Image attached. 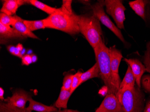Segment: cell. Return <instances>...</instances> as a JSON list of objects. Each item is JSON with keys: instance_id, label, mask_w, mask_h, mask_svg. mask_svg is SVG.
Here are the masks:
<instances>
[{"instance_id": "d6986e66", "label": "cell", "mask_w": 150, "mask_h": 112, "mask_svg": "<svg viewBox=\"0 0 150 112\" xmlns=\"http://www.w3.org/2000/svg\"><path fill=\"white\" fill-rule=\"evenodd\" d=\"M29 2L31 5L38 8L40 10L43 11L49 14L50 15H52L57 10L56 8L48 6L38 0H30Z\"/></svg>"}, {"instance_id": "d4e9b609", "label": "cell", "mask_w": 150, "mask_h": 112, "mask_svg": "<svg viewBox=\"0 0 150 112\" xmlns=\"http://www.w3.org/2000/svg\"><path fill=\"white\" fill-rule=\"evenodd\" d=\"M141 85L145 91L150 94V75L142 76L141 81Z\"/></svg>"}, {"instance_id": "3957f363", "label": "cell", "mask_w": 150, "mask_h": 112, "mask_svg": "<svg viewBox=\"0 0 150 112\" xmlns=\"http://www.w3.org/2000/svg\"><path fill=\"white\" fill-rule=\"evenodd\" d=\"M116 96L125 112H144L145 95L138 86L119 89Z\"/></svg>"}, {"instance_id": "7a4b0ae2", "label": "cell", "mask_w": 150, "mask_h": 112, "mask_svg": "<svg viewBox=\"0 0 150 112\" xmlns=\"http://www.w3.org/2000/svg\"><path fill=\"white\" fill-rule=\"evenodd\" d=\"M43 20L46 28L57 29L70 35L80 32L78 25L79 15L75 14L72 9H67L62 6Z\"/></svg>"}, {"instance_id": "52a82bcc", "label": "cell", "mask_w": 150, "mask_h": 112, "mask_svg": "<svg viewBox=\"0 0 150 112\" xmlns=\"http://www.w3.org/2000/svg\"><path fill=\"white\" fill-rule=\"evenodd\" d=\"M95 112H125L124 109L116 95L107 94Z\"/></svg>"}, {"instance_id": "7c38bea8", "label": "cell", "mask_w": 150, "mask_h": 112, "mask_svg": "<svg viewBox=\"0 0 150 112\" xmlns=\"http://www.w3.org/2000/svg\"><path fill=\"white\" fill-rule=\"evenodd\" d=\"M109 56L112 72L115 75H119V67L123 58L122 54L115 46H113L109 48Z\"/></svg>"}, {"instance_id": "277c9868", "label": "cell", "mask_w": 150, "mask_h": 112, "mask_svg": "<svg viewBox=\"0 0 150 112\" xmlns=\"http://www.w3.org/2000/svg\"><path fill=\"white\" fill-rule=\"evenodd\" d=\"M78 25L80 32L93 49L103 40V32L99 20L93 14L79 15Z\"/></svg>"}, {"instance_id": "8fae6325", "label": "cell", "mask_w": 150, "mask_h": 112, "mask_svg": "<svg viewBox=\"0 0 150 112\" xmlns=\"http://www.w3.org/2000/svg\"><path fill=\"white\" fill-rule=\"evenodd\" d=\"M1 43L5 40L13 39H23L24 37L19 32L10 26H6L0 23Z\"/></svg>"}, {"instance_id": "83f0119b", "label": "cell", "mask_w": 150, "mask_h": 112, "mask_svg": "<svg viewBox=\"0 0 150 112\" xmlns=\"http://www.w3.org/2000/svg\"><path fill=\"white\" fill-rule=\"evenodd\" d=\"M21 59L22 64L23 65L29 66L33 63L32 56L30 55H25Z\"/></svg>"}, {"instance_id": "ffe728a7", "label": "cell", "mask_w": 150, "mask_h": 112, "mask_svg": "<svg viewBox=\"0 0 150 112\" xmlns=\"http://www.w3.org/2000/svg\"><path fill=\"white\" fill-rule=\"evenodd\" d=\"M24 23L29 31L32 32L45 28L43 19L34 21L24 20Z\"/></svg>"}, {"instance_id": "4316f807", "label": "cell", "mask_w": 150, "mask_h": 112, "mask_svg": "<svg viewBox=\"0 0 150 112\" xmlns=\"http://www.w3.org/2000/svg\"><path fill=\"white\" fill-rule=\"evenodd\" d=\"M7 50L13 55L15 56L21 58L23 57V55L21 54V52H20L16 46L13 45H9L7 47Z\"/></svg>"}, {"instance_id": "8992f818", "label": "cell", "mask_w": 150, "mask_h": 112, "mask_svg": "<svg viewBox=\"0 0 150 112\" xmlns=\"http://www.w3.org/2000/svg\"><path fill=\"white\" fill-rule=\"evenodd\" d=\"M107 13L112 17L118 28L124 29V22L125 19L126 8L120 0H106L104 1Z\"/></svg>"}, {"instance_id": "2e32d148", "label": "cell", "mask_w": 150, "mask_h": 112, "mask_svg": "<svg viewBox=\"0 0 150 112\" xmlns=\"http://www.w3.org/2000/svg\"><path fill=\"white\" fill-rule=\"evenodd\" d=\"M72 94L70 91L61 88L59 97L54 104V106L59 109L62 108L67 109V103Z\"/></svg>"}, {"instance_id": "9a60e30c", "label": "cell", "mask_w": 150, "mask_h": 112, "mask_svg": "<svg viewBox=\"0 0 150 112\" xmlns=\"http://www.w3.org/2000/svg\"><path fill=\"white\" fill-rule=\"evenodd\" d=\"M148 1L145 0H136L134 1H130L129 2V5L132 10L145 22V10L146 6L147 5Z\"/></svg>"}, {"instance_id": "1f68e13d", "label": "cell", "mask_w": 150, "mask_h": 112, "mask_svg": "<svg viewBox=\"0 0 150 112\" xmlns=\"http://www.w3.org/2000/svg\"><path fill=\"white\" fill-rule=\"evenodd\" d=\"M17 48L18 49V50L20 51V52H22V51L23 49V45H22L21 44H18L16 46Z\"/></svg>"}, {"instance_id": "e0dca14e", "label": "cell", "mask_w": 150, "mask_h": 112, "mask_svg": "<svg viewBox=\"0 0 150 112\" xmlns=\"http://www.w3.org/2000/svg\"><path fill=\"white\" fill-rule=\"evenodd\" d=\"M135 78L134 76L131 67L128 66V69L123 80L120 83L119 89L133 87L135 86Z\"/></svg>"}, {"instance_id": "e575fe53", "label": "cell", "mask_w": 150, "mask_h": 112, "mask_svg": "<svg viewBox=\"0 0 150 112\" xmlns=\"http://www.w3.org/2000/svg\"><path fill=\"white\" fill-rule=\"evenodd\" d=\"M150 112V111H146V110H144V112Z\"/></svg>"}, {"instance_id": "cb8c5ba5", "label": "cell", "mask_w": 150, "mask_h": 112, "mask_svg": "<svg viewBox=\"0 0 150 112\" xmlns=\"http://www.w3.org/2000/svg\"><path fill=\"white\" fill-rule=\"evenodd\" d=\"M82 73L78 71L75 75H73V79H72V85L70 91L72 93L74 92L75 90L77 87L80 85V79Z\"/></svg>"}, {"instance_id": "484cf974", "label": "cell", "mask_w": 150, "mask_h": 112, "mask_svg": "<svg viewBox=\"0 0 150 112\" xmlns=\"http://www.w3.org/2000/svg\"><path fill=\"white\" fill-rule=\"evenodd\" d=\"M73 76V75L72 74H67L65 76L64 81H63L62 88L70 91L71 85H72Z\"/></svg>"}, {"instance_id": "4dcf8cb0", "label": "cell", "mask_w": 150, "mask_h": 112, "mask_svg": "<svg viewBox=\"0 0 150 112\" xmlns=\"http://www.w3.org/2000/svg\"><path fill=\"white\" fill-rule=\"evenodd\" d=\"M31 56H32L33 63H35L38 60V58H37V56L35 54H32L31 55Z\"/></svg>"}, {"instance_id": "f1b7e54d", "label": "cell", "mask_w": 150, "mask_h": 112, "mask_svg": "<svg viewBox=\"0 0 150 112\" xmlns=\"http://www.w3.org/2000/svg\"><path fill=\"white\" fill-rule=\"evenodd\" d=\"M4 91L2 87L0 88V99L3 101L4 100Z\"/></svg>"}, {"instance_id": "5bb4252c", "label": "cell", "mask_w": 150, "mask_h": 112, "mask_svg": "<svg viewBox=\"0 0 150 112\" xmlns=\"http://www.w3.org/2000/svg\"><path fill=\"white\" fill-rule=\"evenodd\" d=\"M29 106L27 109L29 111H35L38 112H56L58 109L55 107L52 106H47L45 104L36 101L30 97L28 100Z\"/></svg>"}, {"instance_id": "44dd1931", "label": "cell", "mask_w": 150, "mask_h": 112, "mask_svg": "<svg viewBox=\"0 0 150 112\" xmlns=\"http://www.w3.org/2000/svg\"><path fill=\"white\" fill-rule=\"evenodd\" d=\"M0 112H24V108H20L11 106L7 102H1Z\"/></svg>"}, {"instance_id": "f546056e", "label": "cell", "mask_w": 150, "mask_h": 112, "mask_svg": "<svg viewBox=\"0 0 150 112\" xmlns=\"http://www.w3.org/2000/svg\"><path fill=\"white\" fill-rule=\"evenodd\" d=\"M144 110L150 111V100L147 103L145 106Z\"/></svg>"}, {"instance_id": "4fadbf2b", "label": "cell", "mask_w": 150, "mask_h": 112, "mask_svg": "<svg viewBox=\"0 0 150 112\" xmlns=\"http://www.w3.org/2000/svg\"><path fill=\"white\" fill-rule=\"evenodd\" d=\"M16 20L12 26L14 29L19 32L24 37H29L33 39H39V38L29 31L24 23V19L18 16L15 15Z\"/></svg>"}, {"instance_id": "836d02e7", "label": "cell", "mask_w": 150, "mask_h": 112, "mask_svg": "<svg viewBox=\"0 0 150 112\" xmlns=\"http://www.w3.org/2000/svg\"><path fill=\"white\" fill-rule=\"evenodd\" d=\"M67 112H80L77 110H72V109H67Z\"/></svg>"}, {"instance_id": "5b68a950", "label": "cell", "mask_w": 150, "mask_h": 112, "mask_svg": "<svg viewBox=\"0 0 150 112\" xmlns=\"http://www.w3.org/2000/svg\"><path fill=\"white\" fill-rule=\"evenodd\" d=\"M104 6V1H98V2L93 5L91 7L93 15L98 18V20L103 25L110 29L115 36L125 43V41L121 31L112 22L111 19L109 18L105 13L103 8Z\"/></svg>"}, {"instance_id": "ba28073f", "label": "cell", "mask_w": 150, "mask_h": 112, "mask_svg": "<svg viewBox=\"0 0 150 112\" xmlns=\"http://www.w3.org/2000/svg\"><path fill=\"white\" fill-rule=\"evenodd\" d=\"M30 97H31L28 92L19 90L14 92L12 97H8L5 101L11 106L18 108H24L26 103Z\"/></svg>"}, {"instance_id": "d6a6232c", "label": "cell", "mask_w": 150, "mask_h": 112, "mask_svg": "<svg viewBox=\"0 0 150 112\" xmlns=\"http://www.w3.org/2000/svg\"><path fill=\"white\" fill-rule=\"evenodd\" d=\"M67 109H65L64 110H62V111L59 110V111H58L56 112H67ZM24 112H32V111H29V110H28V109H27V108H24Z\"/></svg>"}, {"instance_id": "6da1fadb", "label": "cell", "mask_w": 150, "mask_h": 112, "mask_svg": "<svg viewBox=\"0 0 150 112\" xmlns=\"http://www.w3.org/2000/svg\"><path fill=\"white\" fill-rule=\"evenodd\" d=\"M93 49L96 62L99 67L100 77L108 88V94L117 95L121 82L119 75H115L112 72L109 49L102 40Z\"/></svg>"}, {"instance_id": "7402d4cb", "label": "cell", "mask_w": 150, "mask_h": 112, "mask_svg": "<svg viewBox=\"0 0 150 112\" xmlns=\"http://www.w3.org/2000/svg\"><path fill=\"white\" fill-rule=\"evenodd\" d=\"M16 18L15 15L10 16L3 13H0V23L6 26H10L15 23Z\"/></svg>"}, {"instance_id": "30bf717a", "label": "cell", "mask_w": 150, "mask_h": 112, "mask_svg": "<svg viewBox=\"0 0 150 112\" xmlns=\"http://www.w3.org/2000/svg\"><path fill=\"white\" fill-rule=\"evenodd\" d=\"M30 3L29 1L26 0H5L3 1L1 12L10 16H14L20 6Z\"/></svg>"}, {"instance_id": "ac0fdd59", "label": "cell", "mask_w": 150, "mask_h": 112, "mask_svg": "<svg viewBox=\"0 0 150 112\" xmlns=\"http://www.w3.org/2000/svg\"><path fill=\"white\" fill-rule=\"evenodd\" d=\"M100 76L99 67L97 63H96L91 69L84 73H82L80 79V85L92 78H97Z\"/></svg>"}, {"instance_id": "9c48e42d", "label": "cell", "mask_w": 150, "mask_h": 112, "mask_svg": "<svg viewBox=\"0 0 150 112\" xmlns=\"http://www.w3.org/2000/svg\"><path fill=\"white\" fill-rule=\"evenodd\" d=\"M125 61L131 67L134 76L135 78L136 83L137 85L141 88L142 78L144 73L146 71V66L138 59L125 58Z\"/></svg>"}, {"instance_id": "603a6c76", "label": "cell", "mask_w": 150, "mask_h": 112, "mask_svg": "<svg viewBox=\"0 0 150 112\" xmlns=\"http://www.w3.org/2000/svg\"><path fill=\"white\" fill-rule=\"evenodd\" d=\"M146 51L144 56V64L146 68V72L150 73V41L147 43Z\"/></svg>"}]
</instances>
